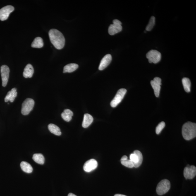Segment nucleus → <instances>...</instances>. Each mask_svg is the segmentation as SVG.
Instances as JSON below:
<instances>
[{
    "label": "nucleus",
    "mask_w": 196,
    "mask_h": 196,
    "mask_svg": "<svg viewBox=\"0 0 196 196\" xmlns=\"http://www.w3.org/2000/svg\"><path fill=\"white\" fill-rule=\"evenodd\" d=\"M146 57L149 63L156 64L160 61L161 55L160 52L156 50H151L147 53Z\"/></svg>",
    "instance_id": "obj_6"
},
{
    "label": "nucleus",
    "mask_w": 196,
    "mask_h": 196,
    "mask_svg": "<svg viewBox=\"0 0 196 196\" xmlns=\"http://www.w3.org/2000/svg\"><path fill=\"white\" fill-rule=\"evenodd\" d=\"M171 186V183L169 180L166 179L162 180L156 187V193L160 195H164L169 191Z\"/></svg>",
    "instance_id": "obj_3"
},
{
    "label": "nucleus",
    "mask_w": 196,
    "mask_h": 196,
    "mask_svg": "<svg viewBox=\"0 0 196 196\" xmlns=\"http://www.w3.org/2000/svg\"><path fill=\"white\" fill-rule=\"evenodd\" d=\"M165 126V123L164 122H162L160 123L156 128V133L157 135H159Z\"/></svg>",
    "instance_id": "obj_26"
},
{
    "label": "nucleus",
    "mask_w": 196,
    "mask_h": 196,
    "mask_svg": "<svg viewBox=\"0 0 196 196\" xmlns=\"http://www.w3.org/2000/svg\"><path fill=\"white\" fill-rule=\"evenodd\" d=\"M14 10V8L11 5L4 7L0 9V20L4 21L7 19L10 13Z\"/></svg>",
    "instance_id": "obj_8"
},
{
    "label": "nucleus",
    "mask_w": 196,
    "mask_h": 196,
    "mask_svg": "<svg viewBox=\"0 0 196 196\" xmlns=\"http://www.w3.org/2000/svg\"><path fill=\"white\" fill-rule=\"evenodd\" d=\"M112 60V57L111 55L108 54L106 55L102 58L99 64V70H104L109 65Z\"/></svg>",
    "instance_id": "obj_13"
},
{
    "label": "nucleus",
    "mask_w": 196,
    "mask_h": 196,
    "mask_svg": "<svg viewBox=\"0 0 196 196\" xmlns=\"http://www.w3.org/2000/svg\"><path fill=\"white\" fill-rule=\"evenodd\" d=\"M155 18L154 16L151 17L149 23L146 27V31H150L152 30L155 24Z\"/></svg>",
    "instance_id": "obj_25"
},
{
    "label": "nucleus",
    "mask_w": 196,
    "mask_h": 196,
    "mask_svg": "<svg viewBox=\"0 0 196 196\" xmlns=\"http://www.w3.org/2000/svg\"><path fill=\"white\" fill-rule=\"evenodd\" d=\"M130 160L133 162L134 167L137 168L141 166L143 161L142 153L138 150L134 151L133 153L130 154Z\"/></svg>",
    "instance_id": "obj_5"
},
{
    "label": "nucleus",
    "mask_w": 196,
    "mask_h": 196,
    "mask_svg": "<svg viewBox=\"0 0 196 196\" xmlns=\"http://www.w3.org/2000/svg\"><path fill=\"white\" fill-rule=\"evenodd\" d=\"M127 90L125 89L122 88L119 89L117 92L114 99L111 102V105L113 108L116 107L120 104L126 94Z\"/></svg>",
    "instance_id": "obj_7"
},
{
    "label": "nucleus",
    "mask_w": 196,
    "mask_h": 196,
    "mask_svg": "<svg viewBox=\"0 0 196 196\" xmlns=\"http://www.w3.org/2000/svg\"><path fill=\"white\" fill-rule=\"evenodd\" d=\"M32 159L35 162L39 164L43 165L44 164L45 159L44 156L42 154H34L33 156Z\"/></svg>",
    "instance_id": "obj_24"
},
{
    "label": "nucleus",
    "mask_w": 196,
    "mask_h": 196,
    "mask_svg": "<svg viewBox=\"0 0 196 196\" xmlns=\"http://www.w3.org/2000/svg\"><path fill=\"white\" fill-rule=\"evenodd\" d=\"M35 102L32 99L27 98L22 104V114L25 116L28 115L33 109Z\"/></svg>",
    "instance_id": "obj_4"
},
{
    "label": "nucleus",
    "mask_w": 196,
    "mask_h": 196,
    "mask_svg": "<svg viewBox=\"0 0 196 196\" xmlns=\"http://www.w3.org/2000/svg\"><path fill=\"white\" fill-rule=\"evenodd\" d=\"M151 85L154 91V94L156 97H158L159 96L161 85V79L159 77H156L153 80L150 82Z\"/></svg>",
    "instance_id": "obj_11"
},
{
    "label": "nucleus",
    "mask_w": 196,
    "mask_h": 196,
    "mask_svg": "<svg viewBox=\"0 0 196 196\" xmlns=\"http://www.w3.org/2000/svg\"><path fill=\"white\" fill-rule=\"evenodd\" d=\"M184 176L186 180H192L196 175V167L192 165L187 166L184 170Z\"/></svg>",
    "instance_id": "obj_10"
},
{
    "label": "nucleus",
    "mask_w": 196,
    "mask_h": 196,
    "mask_svg": "<svg viewBox=\"0 0 196 196\" xmlns=\"http://www.w3.org/2000/svg\"><path fill=\"white\" fill-rule=\"evenodd\" d=\"M68 196H77L73 193H70L68 194Z\"/></svg>",
    "instance_id": "obj_30"
},
{
    "label": "nucleus",
    "mask_w": 196,
    "mask_h": 196,
    "mask_svg": "<svg viewBox=\"0 0 196 196\" xmlns=\"http://www.w3.org/2000/svg\"><path fill=\"white\" fill-rule=\"evenodd\" d=\"M79 67L76 64L70 63L65 65L64 68L63 73H71L76 70Z\"/></svg>",
    "instance_id": "obj_19"
},
{
    "label": "nucleus",
    "mask_w": 196,
    "mask_h": 196,
    "mask_svg": "<svg viewBox=\"0 0 196 196\" xmlns=\"http://www.w3.org/2000/svg\"><path fill=\"white\" fill-rule=\"evenodd\" d=\"M94 121V118L91 115L85 114L84 115L83 121L82 122V126L84 128H87L91 125Z\"/></svg>",
    "instance_id": "obj_17"
},
{
    "label": "nucleus",
    "mask_w": 196,
    "mask_h": 196,
    "mask_svg": "<svg viewBox=\"0 0 196 196\" xmlns=\"http://www.w3.org/2000/svg\"><path fill=\"white\" fill-rule=\"evenodd\" d=\"M34 73L33 67L31 64H27L24 69L23 76L25 78H31Z\"/></svg>",
    "instance_id": "obj_16"
},
{
    "label": "nucleus",
    "mask_w": 196,
    "mask_h": 196,
    "mask_svg": "<svg viewBox=\"0 0 196 196\" xmlns=\"http://www.w3.org/2000/svg\"><path fill=\"white\" fill-rule=\"evenodd\" d=\"M182 84H183L184 89L186 92H190L191 91V82L190 80L188 78L185 77L182 79Z\"/></svg>",
    "instance_id": "obj_23"
},
{
    "label": "nucleus",
    "mask_w": 196,
    "mask_h": 196,
    "mask_svg": "<svg viewBox=\"0 0 196 196\" xmlns=\"http://www.w3.org/2000/svg\"><path fill=\"white\" fill-rule=\"evenodd\" d=\"M113 24L115 25H122V23L121 21L117 19H114L113 20Z\"/></svg>",
    "instance_id": "obj_28"
},
{
    "label": "nucleus",
    "mask_w": 196,
    "mask_h": 196,
    "mask_svg": "<svg viewBox=\"0 0 196 196\" xmlns=\"http://www.w3.org/2000/svg\"><path fill=\"white\" fill-rule=\"evenodd\" d=\"M73 113L71 110L65 109L61 113V116L63 119L67 122H69L72 120V116H73Z\"/></svg>",
    "instance_id": "obj_18"
},
{
    "label": "nucleus",
    "mask_w": 196,
    "mask_h": 196,
    "mask_svg": "<svg viewBox=\"0 0 196 196\" xmlns=\"http://www.w3.org/2000/svg\"><path fill=\"white\" fill-rule=\"evenodd\" d=\"M121 163L123 165L129 168H133L134 167V164L130 160L127 159L126 161H121Z\"/></svg>",
    "instance_id": "obj_27"
},
{
    "label": "nucleus",
    "mask_w": 196,
    "mask_h": 196,
    "mask_svg": "<svg viewBox=\"0 0 196 196\" xmlns=\"http://www.w3.org/2000/svg\"><path fill=\"white\" fill-rule=\"evenodd\" d=\"M122 30L121 25L112 24L109 26L108 29V32L110 35H113L121 32Z\"/></svg>",
    "instance_id": "obj_15"
},
{
    "label": "nucleus",
    "mask_w": 196,
    "mask_h": 196,
    "mask_svg": "<svg viewBox=\"0 0 196 196\" xmlns=\"http://www.w3.org/2000/svg\"><path fill=\"white\" fill-rule=\"evenodd\" d=\"M20 167L22 171L27 173H31L33 171V168L30 163L26 162L23 161L20 163Z\"/></svg>",
    "instance_id": "obj_22"
},
{
    "label": "nucleus",
    "mask_w": 196,
    "mask_h": 196,
    "mask_svg": "<svg viewBox=\"0 0 196 196\" xmlns=\"http://www.w3.org/2000/svg\"><path fill=\"white\" fill-rule=\"evenodd\" d=\"M17 92L16 89L13 88L8 92L6 97H5L4 101L5 102H7L10 101V102H13L14 101L15 98L16 97Z\"/></svg>",
    "instance_id": "obj_14"
},
{
    "label": "nucleus",
    "mask_w": 196,
    "mask_h": 196,
    "mask_svg": "<svg viewBox=\"0 0 196 196\" xmlns=\"http://www.w3.org/2000/svg\"><path fill=\"white\" fill-rule=\"evenodd\" d=\"M97 166L98 163L95 159H91L85 163L83 166V169L84 171L87 172H90L95 170L97 168Z\"/></svg>",
    "instance_id": "obj_12"
},
{
    "label": "nucleus",
    "mask_w": 196,
    "mask_h": 196,
    "mask_svg": "<svg viewBox=\"0 0 196 196\" xmlns=\"http://www.w3.org/2000/svg\"><path fill=\"white\" fill-rule=\"evenodd\" d=\"M1 73L2 79V85L3 87L7 85L9 77L10 69L6 65H3L1 67Z\"/></svg>",
    "instance_id": "obj_9"
},
{
    "label": "nucleus",
    "mask_w": 196,
    "mask_h": 196,
    "mask_svg": "<svg viewBox=\"0 0 196 196\" xmlns=\"http://www.w3.org/2000/svg\"><path fill=\"white\" fill-rule=\"evenodd\" d=\"M49 36L51 43L58 49H61L64 47L65 39L63 34L60 31L55 29L49 31Z\"/></svg>",
    "instance_id": "obj_1"
},
{
    "label": "nucleus",
    "mask_w": 196,
    "mask_h": 196,
    "mask_svg": "<svg viewBox=\"0 0 196 196\" xmlns=\"http://www.w3.org/2000/svg\"><path fill=\"white\" fill-rule=\"evenodd\" d=\"M48 129L51 133L54 135L59 136L61 134V129L59 127L53 123H50L48 125Z\"/></svg>",
    "instance_id": "obj_20"
},
{
    "label": "nucleus",
    "mask_w": 196,
    "mask_h": 196,
    "mask_svg": "<svg viewBox=\"0 0 196 196\" xmlns=\"http://www.w3.org/2000/svg\"><path fill=\"white\" fill-rule=\"evenodd\" d=\"M182 135L186 140H192L196 136V124L188 122L183 125L182 128Z\"/></svg>",
    "instance_id": "obj_2"
},
{
    "label": "nucleus",
    "mask_w": 196,
    "mask_h": 196,
    "mask_svg": "<svg viewBox=\"0 0 196 196\" xmlns=\"http://www.w3.org/2000/svg\"><path fill=\"white\" fill-rule=\"evenodd\" d=\"M114 196H127L125 195H122V194H117L115 195Z\"/></svg>",
    "instance_id": "obj_31"
},
{
    "label": "nucleus",
    "mask_w": 196,
    "mask_h": 196,
    "mask_svg": "<svg viewBox=\"0 0 196 196\" xmlns=\"http://www.w3.org/2000/svg\"><path fill=\"white\" fill-rule=\"evenodd\" d=\"M44 45L43 41L41 37H37L34 39L31 44V47L33 48L40 49L43 47Z\"/></svg>",
    "instance_id": "obj_21"
},
{
    "label": "nucleus",
    "mask_w": 196,
    "mask_h": 196,
    "mask_svg": "<svg viewBox=\"0 0 196 196\" xmlns=\"http://www.w3.org/2000/svg\"><path fill=\"white\" fill-rule=\"evenodd\" d=\"M127 159H128V157H127V156H123V157H122L121 159V161H126Z\"/></svg>",
    "instance_id": "obj_29"
}]
</instances>
